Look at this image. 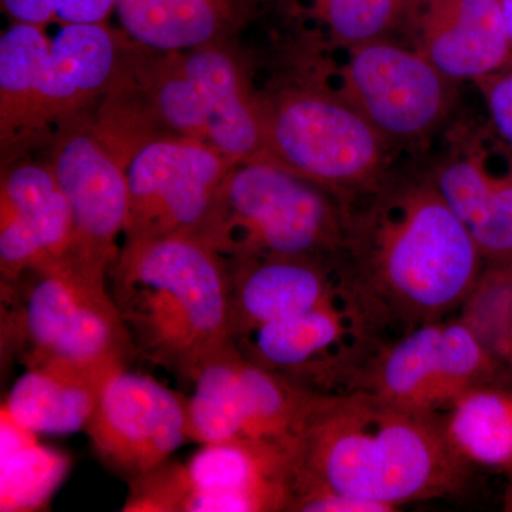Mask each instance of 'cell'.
Returning a JSON list of instances; mask_svg holds the SVG:
<instances>
[{
    "label": "cell",
    "mask_w": 512,
    "mask_h": 512,
    "mask_svg": "<svg viewBox=\"0 0 512 512\" xmlns=\"http://www.w3.org/2000/svg\"><path fill=\"white\" fill-rule=\"evenodd\" d=\"M342 265L350 286L384 335L396 339L461 309L485 264L436 184L379 200L346 221Z\"/></svg>",
    "instance_id": "cell-2"
},
{
    "label": "cell",
    "mask_w": 512,
    "mask_h": 512,
    "mask_svg": "<svg viewBox=\"0 0 512 512\" xmlns=\"http://www.w3.org/2000/svg\"><path fill=\"white\" fill-rule=\"evenodd\" d=\"M498 362L460 318L419 326L387 343L356 390L410 409L436 412L468 390L485 386Z\"/></svg>",
    "instance_id": "cell-9"
},
{
    "label": "cell",
    "mask_w": 512,
    "mask_h": 512,
    "mask_svg": "<svg viewBox=\"0 0 512 512\" xmlns=\"http://www.w3.org/2000/svg\"><path fill=\"white\" fill-rule=\"evenodd\" d=\"M109 289L136 356L191 380L234 342L227 262L207 242L175 234L124 244Z\"/></svg>",
    "instance_id": "cell-3"
},
{
    "label": "cell",
    "mask_w": 512,
    "mask_h": 512,
    "mask_svg": "<svg viewBox=\"0 0 512 512\" xmlns=\"http://www.w3.org/2000/svg\"><path fill=\"white\" fill-rule=\"evenodd\" d=\"M52 39L43 26L13 22L0 36L2 141L30 130L33 94Z\"/></svg>",
    "instance_id": "cell-23"
},
{
    "label": "cell",
    "mask_w": 512,
    "mask_h": 512,
    "mask_svg": "<svg viewBox=\"0 0 512 512\" xmlns=\"http://www.w3.org/2000/svg\"><path fill=\"white\" fill-rule=\"evenodd\" d=\"M126 363L50 360L28 367L10 390L2 412L35 434L86 429L111 377Z\"/></svg>",
    "instance_id": "cell-16"
},
{
    "label": "cell",
    "mask_w": 512,
    "mask_h": 512,
    "mask_svg": "<svg viewBox=\"0 0 512 512\" xmlns=\"http://www.w3.org/2000/svg\"><path fill=\"white\" fill-rule=\"evenodd\" d=\"M221 45L190 50L180 66L190 82L195 138L237 165L266 160L265 109L248 93Z\"/></svg>",
    "instance_id": "cell-15"
},
{
    "label": "cell",
    "mask_w": 512,
    "mask_h": 512,
    "mask_svg": "<svg viewBox=\"0 0 512 512\" xmlns=\"http://www.w3.org/2000/svg\"><path fill=\"white\" fill-rule=\"evenodd\" d=\"M3 342L28 367L50 362L126 363L136 356L109 289V274L66 254L2 285ZM5 306V305H2Z\"/></svg>",
    "instance_id": "cell-4"
},
{
    "label": "cell",
    "mask_w": 512,
    "mask_h": 512,
    "mask_svg": "<svg viewBox=\"0 0 512 512\" xmlns=\"http://www.w3.org/2000/svg\"><path fill=\"white\" fill-rule=\"evenodd\" d=\"M346 220L319 185L269 160L234 165L194 234L224 259L329 258Z\"/></svg>",
    "instance_id": "cell-5"
},
{
    "label": "cell",
    "mask_w": 512,
    "mask_h": 512,
    "mask_svg": "<svg viewBox=\"0 0 512 512\" xmlns=\"http://www.w3.org/2000/svg\"><path fill=\"white\" fill-rule=\"evenodd\" d=\"M69 460L37 441L2 456V511L42 507L66 474Z\"/></svg>",
    "instance_id": "cell-25"
},
{
    "label": "cell",
    "mask_w": 512,
    "mask_h": 512,
    "mask_svg": "<svg viewBox=\"0 0 512 512\" xmlns=\"http://www.w3.org/2000/svg\"><path fill=\"white\" fill-rule=\"evenodd\" d=\"M483 83L485 100L494 127L512 146V70L478 80Z\"/></svg>",
    "instance_id": "cell-28"
},
{
    "label": "cell",
    "mask_w": 512,
    "mask_h": 512,
    "mask_svg": "<svg viewBox=\"0 0 512 512\" xmlns=\"http://www.w3.org/2000/svg\"><path fill=\"white\" fill-rule=\"evenodd\" d=\"M117 0H55V22L106 23L111 13L116 12Z\"/></svg>",
    "instance_id": "cell-29"
},
{
    "label": "cell",
    "mask_w": 512,
    "mask_h": 512,
    "mask_svg": "<svg viewBox=\"0 0 512 512\" xmlns=\"http://www.w3.org/2000/svg\"><path fill=\"white\" fill-rule=\"evenodd\" d=\"M242 363L244 356L231 342L197 367L194 396L187 400L188 440L205 446L242 439Z\"/></svg>",
    "instance_id": "cell-20"
},
{
    "label": "cell",
    "mask_w": 512,
    "mask_h": 512,
    "mask_svg": "<svg viewBox=\"0 0 512 512\" xmlns=\"http://www.w3.org/2000/svg\"><path fill=\"white\" fill-rule=\"evenodd\" d=\"M111 470L136 480L163 466L187 437V400L151 377L119 370L86 429Z\"/></svg>",
    "instance_id": "cell-10"
},
{
    "label": "cell",
    "mask_w": 512,
    "mask_h": 512,
    "mask_svg": "<svg viewBox=\"0 0 512 512\" xmlns=\"http://www.w3.org/2000/svg\"><path fill=\"white\" fill-rule=\"evenodd\" d=\"M291 456L261 441L205 444L185 464L131 481L124 511L274 512L289 503Z\"/></svg>",
    "instance_id": "cell-6"
},
{
    "label": "cell",
    "mask_w": 512,
    "mask_h": 512,
    "mask_svg": "<svg viewBox=\"0 0 512 512\" xmlns=\"http://www.w3.org/2000/svg\"><path fill=\"white\" fill-rule=\"evenodd\" d=\"M498 2H500L501 12H503L505 28H507L512 50V0H498Z\"/></svg>",
    "instance_id": "cell-30"
},
{
    "label": "cell",
    "mask_w": 512,
    "mask_h": 512,
    "mask_svg": "<svg viewBox=\"0 0 512 512\" xmlns=\"http://www.w3.org/2000/svg\"><path fill=\"white\" fill-rule=\"evenodd\" d=\"M234 342L266 323L312 311L350 291L342 265L329 258L225 259Z\"/></svg>",
    "instance_id": "cell-13"
},
{
    "label": "cell",
    "mask_w": 512,
    "mask_h": 512,
    "mask_svg": "<svg viewBox=\"0 0 512 512\" xmlns=\"http://www.w3.org/2000/svg\"><path fill=\"white\" fill-rule=\"evenodd\" d=\"M511 268H512V262H511ZM508 367L512 370V349H511V356H510V362H508Z\"/></svg>",
    "instance_id": "cell-32"
},
{
    "label": "cell",
    "mask_w": 512,
    "mask_h": 512,
    "mask_svg": "<svg viewBox=\"0 0 512 512\" xmlns=\"http://www.w3.org/2000/svg\"><path fill=\"white\" fill-rule=\"evenodd\" d=\"M416 50L448 79L480 80L512 62L498 0H406Z\"/></svg>",
    "instance_id": "cell-14"
},
{
    "label": "cell",
    "mask_w": 512,
    "mask_h": 512,
    "mask_svg": "<svg viewBox=\"0 0 512 512\" xmlns=\"http://www.w3.org/2000/svg\"><path fill=\"white\" fill-rule=\"evenodd\" d=\"M232 167L221 153L194 138H151L138 144L124 165L130 195L126 244L197 234Z\"/></svg>",
    "instance_id": "cell-8"
},
{
    "label": "cell",
    "mask_w": 512,
    "mask_h": 512,
    "mask_svg": "<svg viewBox=\"0 0 512 512\" xmlns=\"http://www.w3.org/2000/svg\"><path fill=\"white\" fill-rule=\"evenodd\" d=\"M446 430L468 463L512 467V394L494 387L468 390L451 404Z\"/></svg>",
    "instance_id": "cell-21"
},
{
    "label": "cell",
    "mask_w": 512,
    "mask_h": 512,
    "mask_svg": "<svg viewBox=\"0 0 512 512\" xmlns=\"http://www.w3.org/2000/svg\"><path fill=\"white\" fill-rule=\"evenodd\" d=\"M57 191L59 185L50 165H16L2 180L0 221L42 204Z\"/></svg>",
    "instance_id": "cell-27"
},
{
    "label": "cell",
    "mask_w": 512,
    "mask_h": 512,
    "mask_svg": "<svg viewBox=\"0 0 512 512\" xmlns=\"http://www.w3.org/2000/svg\"><path fill=\"white\" fill-rule=\"evenodd\" d=\"M325 26L339 43L352 47L375 42L404 15L406 0H289Z\"/></svg>",
    "instance_id": "cell-26"
},
{
    "label": "cell",
    "mask_w": 512,
    "mask_h": 512,
    "mask_svg": "<svg viewBox=\"0 0 512 512\" xmlns=\"http://www.w3.org/2000/svg\"><path fill=\"white\" fill-rule=\"evenodd\" d=\"M340 79V99L386 136H420L446 113L450 79L419 50L382 39L355 46Z\"/></svg>",
    "instance_id": "cell-11"
},
{
    "label": "cell",
    "mask_w": 512,
    "mask_h": 512,
    "mask_svg": "<svg viewBox=\"0 0 512 512\" xmlns=\"http://www.w3.org/2000/svg\"><path fill=\"white\" fill-rule=\"evenodd\" d=\"M252 0H117L124 33L140 46L190 52L222 45Z\"/></svg>",
    "instance_id": "cell-19"
},
{
    "label": "cell",
    "mask_w": 512,
    "mask_h": 512,
    "mask_svg": "<svg viewBox=\"0 0 512 512\" xmlns=\"http://www.w3.org/2000/svg\"><path fill=\"white\" fill-rule=\"evenodd\" d=\"M460 311V319L487 352L508 366L512 349L511 262L485 266Z\"/></svg>",
    "instance_id": "cell-24"
},
{
    "label": "cell",
    "mask_w": 512,
    "mask_h": 512,
    "mask_svg": "<svg viewBox=\"0 0 512 512\" xmlns=\"http://www.w3.org/2000/svg\"><path fill=\"white\" fill-rule=\"evenodd\" d=\"M436 187L476 242L487 264L512 262V164L493 173L483 151L453 158Z\"/></svg>",
    "instance_id": "cell-18"
},
{
    "label": "cell",
    "mask_w": 512,
    "mask_h": 512,
    "mask_svg": "<svg viewBox=\"0 0 512 512\" xmlns=\"http://www.w3.org/2000/svg\"><path fill=\"white\" fill-rule=\"evenodd\" d=\"M53 174L72 212L73 238L67 252L109 274L126 231L130 195L124 165L96 134L74 128L53 151Z\"/></svg>",
    "instance_id": "cell-12"
},
{
    "label": "cell",
    "mask_w": 512,
    "mask_h": 512,
    "mask_svg": "<svg viewBox=\"0 0 512 512\" xmlns=\"http://www.w3.org/2000/svg\"><path fill=\"white\" fill-rule=\"evenodd\" d=\"M72 212L63 192L0 221L2 285L13 284L26 269L66 254L72 245Z\"/></svg>",
    "instance_id": "cell-22"
},
{
    "label": "cell",
    "mask_w": 512,
    "mask_h": 512,
    "mask_svg": "<svg viewBox=\"0 0 512 512\" xmlns=\"http://www.w3.org/2000/svg\"><path fill=\"white\" fill-rule=\"evenodd\" d=\"M117 46L106 23L62 25L37 79L30 128L63 119L103 92L116 69Z\"/></svg>",
    "instance_id": "cell-17"
},
{
    "label": "cell",
    "mask_w": 512,
    "mask_h": 512,
    "mask_svg": "<svg viewBox=\"0 0 512 512\" xmlns=\"http://www.w3.org/2000/svg\"><path fill=\"white\" fill-rule=\"evenodd\" d=\"M266 160L325 188L357 187L382 164V134L338 97L292 92L265 110Z\"/></svg>",
    "instance_id": "cell-7"
},
{
    "label": "cell",
    "mask_w": 512,
    "mask_h": 512,
    "mask_svg": "<svg viewBox=\"0 0 512 512\" xmlns=\"http://www.w3.org/2000/svg\"><path fill=\"white\" fill-rule=\"evenodd\" d=\"M504 511L512 512V480L510 485H508L507 491H505Z\"/></svg>",
    "instance_id": "cell-31"
},
{
    "label": "cell",
    "mask_w": 512,
    "mask_h": 512,
    "mask_svg": "<svg viewBox=\"0 0 512 512\" xmlns=\"http://www.w3.org/2000/svg\"><path fill=\"white\" fill-rule=\"evenodd\" d=\"M467 466L436 412L367 390L313 393L293 439L289 485L328 487L392 512L453 494Z\"/></svg>",
    "instance_id": "cell-1"
}]
</instances>
